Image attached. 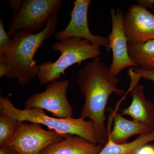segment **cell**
<instances>
[{
  "label": "cell",
  "mask_w": 154,
  "mask_h": 154,
  "mask_svg": "<svg viewBox=\"0 0 154 154\" xmlns=\"http://www.w3.org/2000/svg\"><path fill=\"white\" fill-rule=\"evenodd\" d=\"M78 74L77 82L85 99L80 118H88L92 121L97 144L103 146L108 140L105 122L109 96L113 93L122 96L125 91L117 87L119 79L117 76L112 74L99 57L86 63Z\"/></svg>",
  "instance_id": "obj_1"
},
{
  "label": "cell",
  "mask_w": 154,
  "mask_h": 154,
  "mask_svg": "<svg viewBox=\"0 0 154 154\" xmlns=\"http://www.w3.org/2000/svg\"><path fill=\"white\" fill-rule=\"evenodd\" d=\"M57 20V14H55L38 33L19 30L14 34L11 46L0 56L9 66L7 78L17 79L19 85L25 86L37 77L39 67L34 55L45 42L55 33Z\"/></svg>",
  "instance_id": "obj_2"
},
{
  "label": "cell",
  "mask_w": 154,
  "mask_h": 154,
  "mask_svg": "<svg viewBox=\"0 0 154 154\" xmlns=\"http://www.w3.org/2000/svg\"><path fill=\"white\" fill-rule=\"evenodd\" d=\"M0 111L1 114L12 116L21 122L42 125L63 137L68 134L79 136L91 143L97 144L95 127L91 120L86 121L80 117L54 118L48 116L44 110L39 108L20 110L14 106L8 97H0Z\"/></svg>",
  "instance_id": "obj_3"
},
{
  "label": "cell",
  "mask_w": 154,
  "mask_h": 154,
  "mask_svg": "<svg viewBox=\"0 0 154 154\" xmlns=\"http://www.w3.org/2000/svg\"><path fill=\"white\" fill-rule=\"evenodd\" d=\"M52 49L60 52V55L53 62L48 61L38 65L37 78L41 85L58 80L73 65L81 64L84 61L94 59L101 54L100 47L79 38L57 42L53 45Z\"/></svg>",
  "instance_id": "obj_4"
},
{
  "label": "cell",
  "mask_w": 154,
  "mask_h": 154,
  "mask_svg": "<svg viewBox=\"0 0 154 154\" xmlns=\"http://www.w3.org/2000/svg\"><path fill=\"white\" fill-rule=\"evenodd\" d=\"M63 3L62 0H23L21 8L13 14L8 34L12 37L19 30L30 33L41 31L60 11Z\"/></svg>",
  "instance_id": "obj_5"
},
{
  "label": "cell",
  "mask_w": 154,
  "mask_h": 154,
  "mask_svg": "<svg viewBox=\"0 0 154 154\" xmlns=\"http://www.w3.org/2000/svg\"><path fill=\"white\" fill-rule=\"evenodd\" d=\"M63 139L54 131L43 129L40 125L22 122L14 136L4 146L19 154H40L48 146Z\"/></svg>",
  "instance_id": "obj_6"
},
{
  "label": "cell",
  "mask_w": 154,
  "mask_h": 154,
  "mask_svg": "<svg viewBox=\"0 0 154 154\" xmlns=\"http://www.w3.org/2000/svg\"><path fill=\"white\" fill-rule=\"evenodd\" d=\"M69 86L68 79L48 83L45 91L32 95L26 100L25 108L45 110L58 118L73 117V108L66 96Z\"/></svg>",
  "instance_id": "obj_7"
},
{
  "label": "cell",
  "mask_w": 154,
  "mask_h": 154,
  "mask_svg": "<svg viewBox=\"0 0 154 154\" xmlns=\"http://www.w3.org/2000/svg\"><path fill=\"white\" fill-rule=\"evenodd\" d=\"M91 0H76L71 12L70 19L66 27L56 33L55 38L59 41L72 38L85 39L94 45L106 48L109 46L107 37L94 35L90 31L88 24V11Z\"/></svg>",
  "instance_id": "obj_8"
},
{
  "label": "cell",
  "mask_w": 154,
  "mask_h": 154,
  "mask_svg": "<svg viewBox=\"0 0 154 154\" xmlns=\"http://www.w3.org/2000/svg\"><path fill=\"white\" fill-rule=\"evenodd\" d=\"M112 21L111 32L107 36L109 40V46L107 52L111 49L113 54L112 63L110 67L112 74L117 76L124 69L127 67H137L130 57L128 43L124 25V14L119 9H110Z\"/></svg>",
  "instance_id": "obj_9"
},
{
  "label": "cell",
  "mask_w": 154,
  "mask_h": 154,
  "mask_svg": "<svg viewBox=\"0 0 154 154\" xmlns=\"http://www.w3.org/2000/svg\"><path fill=\"white\" fill-rule=\"evenodd\" d=\"M123 25L128 43L141 44L154 39V15L139 5L128 9Z\"/></svg>",
  "instance_id": "obj_10"
},
{
  "label": "cell",
  "mask_w": 154,
  "mask_h": 154,
  "mask_svg": "<svg viewBox=\"0 0 154 154\" xmlns=\"http://www.w3.org/2000/svg\"><path fill=\"white\" fill-rule=\"evenodd\" d=\"M127 73L130 79L128 91L132 101L129 106L122 110L121 115L129 116L133 120L154 130V105L146 98L144 86L138 85L141 78L130 68Z\"/></svg>",
  "instance_id": "obj_11"
},
{
  "label": "cell",
  "mask_w": 154,
  "mask_h": 154,
  "mask_svg": "<svg viewBox=\"0 0 154 154\" xmlns=\"http://www.w3.org/2000/svg\"><path fill=\"white\" fill-rule=\"evenodd\" d=\"M102 148L79 136L68 134L62 140L48 146L40 154H98Z\"/></svg>",
  "instance_id": "obj_12"
},
{
  "label": "cell",
  "mask_w": 154,
  "mask_h": 154,
  "mask_svg": "<svg viewBox=\"0 0 154 154\" xmlns=\"http://www.w3.org/2000/svg\"><path fill=\"white\" fill-rule=\"evenodd\" d=\"M111 113V118L114 122L112 130L107 131L108 138L116 143H126L128 138L135 134L151 133L154 130L140 122L129 120L123 117L111 108L107 109Z\"/></svg>",
  "instance_id": "obj_13"
},
{
  "label": "cell",
  "mask_w": 154,
  "mask_h": 154,
  "mask_svg": "<svg viewBox=\"0 0 154 154\" xmlns=\"http://www.w3.org/2000/svg\"><path fill=\"white\" fill-rule=\"evenodd\" d=\"M128 54L137 67L154 71V39L141 44L128 43Z\"/></svg>",
  "instance_id": "obj_14"
},
{
  "label": "cell",
  "mask_w": 154,
  "mask_h": 154,
  "mask_svg": "<svg viewBox=\"0 0 154 154\" xmlns=\"http://www.w3.org/2000/svg\"><path fill=\"white\" fill-rule=\"evenodd\" d=\"M154 141V131L140 134L134 140L129 143H116L108 138V141L98 154H137L143 146Z\"/></svg>",
  "instance_id": "obj_15"
},
{
  "label": "cell",
  "mask_w": 154,
  "mask_h": 154,
  "mask_svg": "<svg viewBox=\"0 0 154 154\" xmlns=\"http://www.w3.org/2000/svg\"><path fill=\"white\" fill-rule=\"evenodd\" d=\"M21 122L12 116L1 113L0 147L5 146L14 136Z\"/></svg>",
  "instance_id": "obj_16"
},
{
  "label": "cell",
  "mask_w": 154,
  "mask_h": 154,
  "mask_svg": "<svg viewBox=\"0 0 154 154\" xmlns=\"http://www.w3.org/2000/svg\"><path fill=\"white\" fill-rule=\"evenodd\" d=\"M12 39L4 28L3 19H0V56L4 55L11 46Z\"/></svg>",
  "instance_id": "obj_17"
},
{
  "label": "cell",
  "mask_w": 154,
  "mask_h": 154,
  "mask_svg": "<svg viewBox=\"0 0 154 154\" xmlns=\"http://www.w3.org/2000/svg\"><path fill=\"white\" fill-rule=\"evenodd\" d=\"M130 68L137 73L141 79L150 80L154 83V71L143 69L139 67H131Z\"/></svg>",
  "instance_id": "obj_18"
},
{
  "label": "cell",
  "mask_w": 154,
  "mask_h": 154,
  "mask_svg": "<svg viewBox=\"0 0 154 154\" xmlns=\"http://www.w3.org/2000/svg\"><path fill=\"white\" fill-rule=\"evenodd\" d=\"M9 72V66L6 62L3 60L0 59V78L4 77L7 78L8 76Z\"/></svg>",
  "instance_id": "obj_19"
},
{
  "label": "cell",
  "mask_w": 154,
  "mask_h": 154,
  "mask_svg": "<svg viewBox=\"0 0 154 154\" xmlns=\"http://www.w3.org/2000/svg\"><path fill=\"white\" fill-rule=\"evenodd\" d=\"M23 0H9L8 3L11 6V8L16 13L19 11L22 6Z\"/></svg>",
  "instance_id": "obj_20"
},
{
  "label": "cell",
  "mask_w": 154,
  "mask_h": 154,
  "mask_svg": "<svg viewBox=\"0 0 154 154\" xmlns=\"http://www.w3.org/2000/svg\"><path fill=\"white\" fill-rule=\"evenodd\" d=\"M137 154H154V146L145 145L139 150Z\"/></svg>",
  "instance_id": "obj_21"
},
{
  "label": "cell",
  "mask_w": 154,
  "mask_h": 154,
  "mask_svg": "<svg viewBox=\"0 0 154 154\" xmlns=\"http://www.w3.org/2000/svg\"><path fill=\"white\" fill-rule=\"evenodd\" d=\"M139 5L146 9H153L154 8V0H139L137 1Z\"/></svg>",
  "instance_id": "obj_22"
},
{
  "label": "cell",
  "mask_w": 154,
  "mask_h": 154,
  "mask_svg": "<svg viewBox=\"0 0 154 154\" xmlns=\"http://www.w3.org/2000/svg\"><path fill=\"white\" fill-rule=\"evenodd\" d=\"M0 154H19L12 149L10 148L7 147L5 146L0 147Z\"/></svg>",
  "instance_id": "obj_23"
}]
</instances>
